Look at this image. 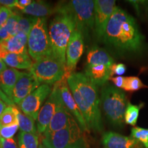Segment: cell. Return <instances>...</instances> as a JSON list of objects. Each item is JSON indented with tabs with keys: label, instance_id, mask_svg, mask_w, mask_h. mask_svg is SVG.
Masks as SVG:
<instances>
[{
	"label": "cell",
	"instance_id": "cell-26",
	"mask_svg": "<svg viewBox=\"0 0 148 148\" xmlns=\"http://www.w3.org/2000/svg\"><path fill=\"white\" fill-rule=\"evenodd\" d=\"M143 106V103H140L139 105H133L132 103H128L124 117L125 123L132 125V126L136 125L137 123L138 114H139V111Z\"/></svg>",
	"mask_w": 148,
	"mask_h": 148
},
{
	"label": "cell",
	"instance_id": "cell-24",
	"mask_svg": "<svg viewBox=\"0 0 148 148\" xmlns=\"http://www.w3.org/2000/svg\"><path fill=\"white\" fill-rule=\"evenodd\" d=\"M18 148H38V135L21 132L18 135Z\"/></svg>",
	"mask_w": 148,
	"mask_h": 148
},
{
	"label": "cell",
	"instance_id": "cell-16",
	"mask_svg": "<svg viewBox=\"0 0 148 148\" xmlns=\"http://www.w3.org/2000/svg\"><path fill=\"white\" fill-rule=\"evenodd\" d=\"M101 140L106 148H142L139 142L132 136H125L114 132H105Z\"/></svg>",
	"mask_w": 148,
	"mask_h": 148
},
{
	"label": "cell",
	"instance_id": "cell-3",
	"mask_svg": "<svg viewBox=\"0 0 148 148\" xmlns=\"http://www.w3.org/2000/svg\"><path fill=\"white\" fill-rule=\"evenodd\" d=\"M75 29L76 25L72 16L64 12H58L57 16L49 24L48 32L52 55L64 64L66 47Z\"/></svg>",
	"mask_w": 148,
	"mask_h": 148
},
{
	"label": "cell",
	"instance_id": "cell-18",
	"mask_svg": "<svg viewBox=\"0 0 148 148\" xmlns=\"http://www.w3.org/2000/svg\"><path fill=\"white\" fill-rule=\"evenodd\" d=\"M21 72L12 68H7L0 74V88L8 97L12 99V92Z\"/></svg>",
	"mask_w": 148,
	"mask_h": 148
},
{
	"label": "cell",
	"instance_id": "cell-41",
	"mask_svg": "<svg viewBox=\"0 0 148 148\" xmlns=\"http://www.w3.org/2000/svg\"><path fill=\"white\" fill-rule=\"evenodd\" d=\"M7 108L5 103L3 102V101L0 99V116L1 115V114L3 113V111L5 110V109Z\"/></svg>",
	"mask_w": 148,
	"mask_h": 148
},
{
	"label": "cell",
	"instance_id": "cell-34",
	"mask_svg": "<svg viewBox=\"0 0 148 148\" xmlns=\"http://www.w3.org/2000/svg\"><path fill=\"white\" fill-rule=\"evenodd\" d=\"M0 148H18V146L13 138L6 139L0 137Z\"/></svg>",
	"mask_w": 148,
	"mask_h": 148
},
{
	"label": "cell",
	"instance_id": "cell-8",
	"mask_svg": "<svg viewBox=\"0 0 148 148\" xmlns=\"http://www.w3.org/2000/svg\"><path fill=\"white\" fill-rule=\"evenodd\" d=\"M29 71L40 84H54L66 75V64L53 56L35 61Z\"/></svg>",
	"mask_w": 148,
	"mask_h": 148
},
{
	"label": "cell",
	"instance_id": "cell-37",
	"mask_svg": "<svg viewBox=\"0 0 148 148\" xmlns=\"http://www.w3.org/2000/svg\"><path fill=\"white\" fill-rule=\"evenodd\" d=\"M11 37L12 36L8 33L5 25L0 27V42L5 41V40H8L9 38H11Z\"/></svg>",
	"mask_w": 148,
	"mask_h": 148
},
{
	"label": "cell",
	"instance_id": "cell-31",
	"mask_svg": "<svg viewBox=\"0 0 148 148\" xmlns=\"http://www.w3.org/2000/svg\"><path fill=\"white\" fill-rule=\"evenodd\" d=\"M19 128L18 124L0 127V137L3 138H12Z\"/></svg>",
	"mask_w": 148,
	"mask_h": 148
},
{
	"label": "cell",
	"instance_id": "cell-38",
	"mask_svg": "<svg viewBox=\"0 0 148 148\" xmlns=\"http://www.w3.org/2000/svg\"><path fill=\"white\" fill-rule=\"evenodd\" d=\"M16 0H0V4L9 9L15 8Z\"/></svg>",
	"mask_w": 148,
	"mask_h": 148
},
{
	"label": "cell",
	"instance_id": "cell-45",
	"mask_svg": "<svg viewBox=\"0 0 148 148\" xmlns=\"http://www.w3.org/2000/svg\"><path fill=\"white\" fill-rule=\"evenodd\" d=\"M147 3H148V2H147Z\"/></svg>",
	"mask_w": 148,
	"mask_h": 148
},
{
	"label": "cell",
	"instance_id": "cell-29",
	"mask_svg": "<svg viewBox=\"0 0 148 148\" xmlns=\"http://www.w3.org/2000/svg\"><path fill=\"white\" fill-rule=\"evenodd\" d=\"M145 87L147 88V86L142 82L139 77L135 76L125 77V86L123 90L127 91H136Z\"/></svg>",
	"mask_w": 148,
	"mask_h": 148
},
{
	"label": "cell",
	"instance_id": "cell-19",
	"mask_svg": "<svg viewBox=\"0 0 148 148\" xmlns=\"http://www.w3.org/2000/svg\"><path fill=\"white\" fill-rule=\"evenodd\" d=\"M27 40L28 35L19 32L8 40L0 42L8 53H24L28 52L27 50Z\"/></svg>",
	"mask_w": 148,
	"mask_h": 148
},
{
	"label": "cell",
	"instance_id": "cell-11",
	"mask_svg": "<svg viewBox=\"0 0 148 148\" xmlns=\"http://www.w3.org/2000/svg\"><path fill=\"white\" fill-rule=\"evenodd\" d=\"M114 0L95 1V32L97 38L102 40L107 24L116 8Z\"/></svg>",
	"mask_w": 148,
	"mask_h": 148
},
{
	"label": "cell",
	"instance_id": "cell-23",
	"mask_svg": "<svg viewBox=\"0 0 148 148\" xmlns=\"http://www.w3.org/2000/svg\"><path fill=\"white\" fill-rule=\"evenodd\" d=\"M18 125L21 132L38 134V130L35 126V121L32 117L24 114L21 110L15 107Z\"/></svg>",
	"mask_w": 148,
	"mask_h": 148
},
{
	"label": "cell",
	"instance_id": "cell-33",
	"mask_svg": "<svg viewBox=\"0 0 148 148\" xmlns=\"http://www.w3.org/2000/svg\"><path fill=\"white\" fill-rule=\"evenodd\" d=\"M126 71V66L123 63H114L111 66V72L112 75H116L118 76H121Z\"/></svg>",
	"mask_w": 148,
	"mask_h": 148
},
{
	"label": "cell",
	"instance_id": "cell-14",
	"mask_svg": "<svg viewBox=\"0 0 148 148\" xmlns=\"http://www.w3.org/2000/svg\"><path fill=\"white\" fill-rule=\"evenodd\" d=\"M40 84L30 72H21L14 88L11 100L19 106L21 101L36 90Z\"/></svg>",
	"mask_w": 148,
	"mask_h": 148
},
{
	"label": "cell",
	"instance_id": "cell-43",
	"mask_svg": "<svg viewBox=\"0 0 148 148\" xmlns=\"http://www.w3.org/2000/svg\"><path fill=\"white\" fill-rule=\"evenodd\" d=\"M0 8H1V6H0Z\"/></svg>",
	"mask_w": 148,
	"mask_h": 148
},
{
	"label": "cell",
	"instance_id": "cell-40",
	"mask_svg": "<svg viewBox=\"0 0 148 148\" xmlns=\"http://www.w3.org/2000/svg\"><path fill=\"white\" fill-rule=\"evenodd\" d=\"M6 69L7 65L5 64L4 61L1 60V59H0V74L2 73L3 71H4Z\"/></svg>",
	"mask_w": 148,
	"mask_h": 148
},
{
	"label": "cell",
	"instance_id": "cell-9",
	"mask_svg": "<svg viewBox=\"0 0 148 148\" xmlns=\"http://www.w3.org/2000/svg\"><path fill=\"white\" fill-rule=\"evenodd\" d=\"M62 102L60 88L58 83L56 82L53 85V88L47 100L40 108L37 117L36 128L39 134H43L45 133L57 109Z\"/></svg>",
	"mask_w": 148,
	"mask_h": 148
},
{
	"label": "cell",
	"instance_id": "cell-17",
	"mask_svg": "<svg viewBox=\"0 0 148 148\" xmlns=\"http://www.w3.org/2000/svg\"><path fill=\"white\" fill-rule=\"evenodd\" d=\"M84 75L96 86H103L111 78V67L103 64L86 65L84 69Z\"/></svg>",
	"mask_w": 148,
	"mask_h": 148
},
{
	"label": "cell",
	"instance_id": "cell-6",
	"mask_svg": "<svg viewBox=\"0 0 148 148\" xmlns=\"http://www.w3.org/2000/svg\"><path fill=\"white\" fill-rule=\"evenodd\" d=\"M41 143L46 148H87L84 132L78 123L43 136Z\"/></svg>",
	"mask_w": 148,
	"mask_h": 148
},
{
	"label": "cell",
	"instance_id": "cell-36",
	"mask_svg": "<svg viewBox=\"0 0 148 148\" xmlns=\"http://www.w3.org/2000/svg\"><path fill=\"white\" fill-rule=\"evenodd\" d=\"M32 3V0H16L15 8L23 11L25 8Z\"/></svg>",
	"mask_w": 148,
	"mask_h": 148
},
{
	"label": "cell",
	"instance_id": "cell-2",
	"mask_svg": "<svg viewBox=\"0 0 148 148\" xmlns=\"http://www.w3.org/2000/svg\"><path fill=\"white\" fill-rule=\"evenodd\" d=\"M67 83L88 130L101 132L103 123L97 86L82 73H72L67 77Z\"/></svg>",
	"mask_w": 148,
	"mask_h": 148
},
{
	"label": "cell",
	"instance_id": "cell-12",
	"mask_svg": "<svg viewBox=\"0 0 148 148\" xmlns=\"http://www.w3.org/2000/svg\"><path fill=\"white\" fill-rule=\"evenodd\" d=\"M84 51V37L75 29L71 35L66 50V75L73 73L79 58Z\"/></svg>",
	"mask_w": 148,
	"mask_h": 148
},
{
	"label": "cell",
	"instance_id": "cell-15",
	"mask_svg": "<svg viewBox=\"0 0 148 148\" xmlns=\"http://www.w3.org/2000/svg\"><path fill=\"white\" fill-rule=\"evenodd\" d=\"M77 122L64 106L63 101L60 103L48 125L43 136L52 134L61 130L72 126Z\"/></svg>",
	"mask_w": 148,
	"mask_h": 148
},
{
	"label": "cell",
	"instance_id": "cell-35",
	"mask_svg": "<svg viewBox=\"0 0 148 148\" xmlns=\"http://www.w3.org/2000/svg\"><path fill=\"white\" fill-rule=\"evenodd\" d=\"M110 79H111V81L114 83L116 88H120V89H123L125 82V77L116 76L114 77H111Z\"/></svg>",
	"mask_w": 148,
	"mask_h": 148
},
{
	"label": "cell",
	"instance_id": "cell-27",
	"mask_svg": "<svg viewBox=\"0 0 148 148\" xmlns=\"http://www.w3.org/2000/svg\"><path fill=\"white\" fill-rule=\"evenodd\" d=\"M37 18L34 16H27L20 18L17 25V33H24V34L29 35L32 27L36 23Z\"/></svg>",
	"mask_w": 148,
	"mask_h": 148
},
{
	"label": "cell",
	"instance_id": "cell-13",
	"mask_svg": "<svg viewBox=\"0 0 148 148\" xmlns=\"http://www.w3.org/2000/svg\"><path fill=\"white\" fill-rule=\"evenodd\" d=\"M58 83L59 88H60L61 97H62V101H63L66 109L72 114L74 119L76 120L77 123L82 130L84 132H89L87 126H86L84 117H83L73 95H72L71 90H70L67 83V77H64L60 81L58 82Z\"/></svg>",
	"mask_w": 148,
	"mask_h": 148
},
{
	"label": "cell",
	"instance_id": "cell-22",
	"mask_svg": "<svg viewBox=\"0 0 148 148\" xmlns=\"http://www.w3.org/2000/svg\"><path fill=\"white\" fill-rule=\"evenodd\" d=\"M22 12L36 18H45V16L50 15L53 12H56V8H53L45 1H34Z\"/></svg>",
	"mask_w": 148,
	"mask_h": 148
},
{
	"label": "cell",
	"instance_id": "cell-7",
	"mask_svg": "<svg viewBox=\"0 0 148 148\" xmlns=\"http://www.w3.org/2000/svg\"><path fill=\"white\" fill-rule=\"evenodd\" d=\"M27 51L34 62L53 56L46 18H37L28 35Z\"/></svg>",
	"mask_w": 148,
	"mask_h": 148
},
{
	"label": "cell",
	"instance_id": "cell-21",
	"mask_svg": "<svg viewBox=\"0 0 148 148\" xmlns=\"http://www.w3.org/2000/svg\"><path fill=\"white\" fill-rule=\"evenodd\" d=\"M114 64L113 58L104 49L94 47L88 51L86 56V65L103 64L111 67Z\"/></svg>",
	"mask_w": 148,
	"mask_h": 148
},
{
	"label": "cell",
	"instance_id": "cell-32",
	"mask_svg": "<svg viewBox=\"0 0 148 148\" xmlns=\"http://www.w3.org/2000/svg\"><path fill=\"white\" fill-rule=\"evenodd\" d=\"M12 13V11L11 9H9L4 6H1V8H0V27L5 25Z\"/></svg>",
	"mask_w": 148,
	"mask_h": 148
},
{
	"label": "cell",
	"instance_id": "cell-20",
	"mask_svg": "<svg viewBox=\"0 0 148 148\" xmlns=\"http://www.w3.org/2000/svg\"><path fill=\"white\" fill-rule=\"evenodd\" d=\"M3 60L6 65L15 69L29 70L34 63L28 52L24 53H8L5 56Z\"/></svg>",
	"mask_w": 148,
	"mask_h": 148
},
{
	"label": "cell",
	"instance_id": "cell-25",
	"mask_svg": "<svg viewBox=\"0 0 148 148\" xmlns=\"http://www.w3.org/2000/svg\"><path fill=\"white\" fill-rule=\"evenodd\" d=\"M18 124V120L14 106H7L0 116V127Z\"/></svg>",
	"mask_w": 148,
	"mask_h": 148
},
{
	"label": "cell",
	"instance_id": "cell-30",
	"mask_svg": "<svg viewBox=\"0 0 148 148\" xmlns=\"http://www.w3.org/2000/svg\"><path fill=\"white\" fill-rule=\"evenodd\" d=\"M21 14L12 12L10 17L5 23V26L11 36H14L17 34V25L20 18H21Z\"/></svg>",
	"mask_w": 148,
	"mask_h": 148
},
{
	"label": "cell",
	"instance_id": "cell-4",
	"mask_svg": "<svg viewBox=\"0 0 148 148\" xmlns=\"http://www.w3.org/2000/svg\"><path fill=\"white\" fill-rule=\"evenodd\" d=\"M56 12H64L71 15L76 29L84 38L95 29V1L72 0L56 8Z\"/></svg>",
	"mask_w": 148,
	"mask_h": 148
},
{
	"label": "cell",
	"instance_id": "cell-44",
	"mask_svg": "<svg viewBox=\"0 0 148 148\" xmlns=\"http://www.w3.org/2000/svg\"><path fill=\"white\" fill-rule=\"evenodd\" d=\"M105 148H106V147H105Z\"/></svg>",
	"mask_w": 148,
	"mask_h": 148
},
{
	"label": "cell",
	"instance_id": "cell-10",
	"mask_svg": "<svg viewBox=\"0 0 148 148\" xmlns=\"http://www.w3.org/2000/svg\"><path fill=\"white\" fill-rule=\"evenodd\" d=\"M51 87L49 84L40 85L36 90L25 98L19 104V108L24 114L36 121L38 113L45 99L51 92Z\"/></svg>",
	"mask_w": 148,
	"mask_h": 148
},
{
	"label": "cell",
	"instance_id": "cell-5",
	"mask_svg": "<svg viewBox=\"0 0 148 148\" xmlns=\"http://www.w3.org/2000/svg\"><path fill=\"white\" fill-rule=\"evenodd\" d=\"M101 103L108 121L114 126H122L128 104L124 91L116 86H105L101 90Z\"/></svg>",
	"mask_w": 148,
	"mask_h": 148
},
{
	"label": "cell",
	"instance_id": "cell-28",
	"mask_svg": "<svg viewBox=\"0 0 148 148\" xmlns=\"http://www.w3.org/2000/svg\"><path fill=\"white\" fill-rule=\"evenodd\" d=\"M131 136L148 148V129L140 127H134L131 130Z\"/></svg>",
	"mask_w": 148,
	"mask_h": 148
},
{
	"label": "cell",
	"instance_id": "cell-39",
	"mask_svg": "<svg viewBox=\"0 0 148 148\" xmlns=\"http://www.w3.org/2000/svg\"><path fill=\"white\" fill-rule=\"evenodd\" d=\"M7 53H8V52L5 50V49L1 44V42H0V59L3 60Z\"/></svg>",
	"mask_w": 148,
	"mask_h": 148
},
{
	"label": "cell",
	"instance_id": "cell-42",
	"mask_svg": "<svg viewBox=\"0 0 148 148\" xmlns=\"http://www.w3.org/2000/svg\"><path fill=\"white\" fill-rule=\"evenodd\" d=\"M38 148H46V147L43 145H42V143H40L39 145V147H38Z\"/></svg>",
	"mask_w": 148,
	"mask_h": 148
},
{
	"label": "cell",
	"instance_id": "cell-1",
	"mask_svg": "<svg viewBox=\"0 0 148 148\" xmlns=\"http://www.w3.org/2000/svg\"><path fill=\"white\" fill-rule=\"evenodd\" d=\"M102 40L119 52L136 53L143 49L144 37L135 18L116 7L107 24Z\"/></svg>",
	"mask_w": 148,
	"mask_h": 148
}]
</instances>
